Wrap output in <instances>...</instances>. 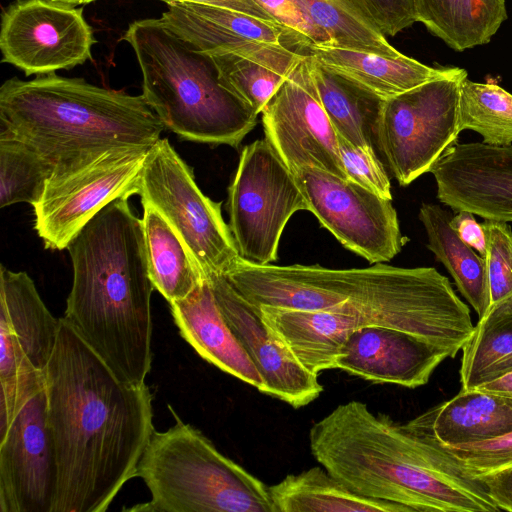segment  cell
Returning <instances> with one entry per match:
<instances>
[{
  "label": "cell",
  "instance_id": "obj_1",
  "mask_svg": "<svg viewBox=\"0 0 512 512\" xmlns=\"http://www.w3.org/2000/svg\"><path fill=\"white\" fill-rule=\"evenodd\" d=\"M60 319L45 381L58 472L52 512H104L155 431L152 394L118 378Z\"/></svg>",
  "mask_w": 512,
  "mask_h": 512
},
{
  "label": "cell",
  "instance_id": "obj_2",
  "mask_svg": "<svg viewBox=\"0 0 512 512\" xmlns=\"http://www.w3.org/2000/svg\"><path fill=\"white\" fill-rule=\"evenodd\" d=\"M225 277L255 308L337 310L363 326L399 329L444 349L453 358L474 331L470 309L433 267L367 268L253 265L242 259Z\"/></svg>",
  "mask_w": 512,
  "mask_h": 512
},
{
  "label": "cell",
  "instance_id": "obj_3",
  "mask_svg": "<svg viewBox=\"0 0 512 512\" xmlns=\"http://www.w3.org/2000/svg\"><path fill=\"white\" fill-rule=\"evenodd\" d=\"M316 461L353 492L409 512L501 511L484 483L432 442L351 400L309 431Z\"/></svg>",
  "mask_w": 512,
  "mask_h": 512
},
{
  "label": "cell",
  "instance_id": "obj_4",
  "mask_svg": "<svg viewBox=\"0 0 512 512\" xmlns=\"http://www.w3.org/2000/svg\"><path fill=\"white\" fill-rule=\"evenodd\" d=\"M66 249L73 282L62 318L118 378L145 383L152 364L154 286L142 219L128 199H116Z\"/></svg>",
  "mask_w": 512,
  "mask_h": 512
},
{
  "label": "cell",
  "instance_id": "obj_5",
  "mask_svg": "<svg viewBox=\"0 0 512 512\" xmlns=\"http://www.w3.org/2000/svg\"><path fill=\"white\" fill-rule=\"evenodd\" d=\"M165 126L142 95L49 73L0 88V134L20 140L52 167H75L115 148H151Z\"/></svg>",
  "mask_w": 512,
  "mask_h": 512
},
{
  "label": "cell",
  "instance_id": "obj_6",
  "mask_svg": "<svg viewBox=\"0 0 512 512\" xmlns=\"http://www.w3.org/2000/svg\"><path fill=\"white\" fill-rule=\"evenodd\" d=\"M142 74V96L165 128L193 142L237 147L257 116L219 81L211 57L159 19L130 24L123 36Z\"/></svg>",
  "mask_w": 512,
  "mask_h": 512
},
{
  "label": "cell",
  "instance_id": "obj_7",
  "mask_svg": "<svg viewBox=\"0 0 512 512\" xmlns=\"http://www.w3.org/2000/svg\"><path fill=\"white\" fill-rule=\"evenodd\" d=\"M135 477L151 500L127 511L275 512L269 486L179 418L168 430L153 432Z\"/></svg>",
  "mask_w": 512,
  "mask_h": 512
},
{
  "label": "cell",
  "instance_id": "obj_8",
  "mask_svg": "<svg viewBox=\"0 0 512 512\" xmlns=\"http://www.w3.org/2000/svg\"><path fill=\"white\" fill-rule=\"evenodd\" d=\"M458 67L385 100L377 130L378 151L401 186L429 172L457 141L460 85Z\"/></svg>",
  "mask_w": 512,
  "mask_h": 512
},
{
  "label": "cell",
  "instance_id": "obj_9",
  "mask_svg": "<svg viewBox=\"0 0 512 512\" xmlns=\"http://www.w3.org/2000/svg\"><path fill=\"white\" fill-rule=\"evenodd\" d=\"M139 195L179 235L204 279L225 275L239 261L221 203L202 193L193 171L167 138H160L148 151Z\"/></svg>",
  "mask_w": 512,
  "mask_h": 512
},
{
  "label": "cell",
  "instance_id": "obj_10",
  "mask_svg": "<svg viewBox=\"0 0 512 512\" xmlns=\"http://www.w3.org/2000/svg\"><path fill=\"white\" fill-rule=\"evenodd\" d=\"M299 210H308L292 172L266 140L241 151L228 188L229 228L240 259L253 265L278 260L282 232Z\"/></svg>",
  "mask_w": 512,
  "mask_h": 512
},
{
  "label": "cell",
  "instance_id": "obj_11",
  "mask_svg": "<svg viewBox=\"0 0 512 512\" xmlns=\"http://www.w3.org/2000/svg\"><path fill=\"white\" fill-rule=\"evenodd\" d=\"M0 436L22 406L45 388L60 328L30 276L0 268Z\"/></svg>",
  "mask_w": 512,
  "mask_h": 512
},
{
  "label": "cell",
  "instance_id": "obj_12",
  "mask_svg": "<svg viewBox=\"0 0 512 512\" xmlns=\"http://www.w3.org/2000/svg\"><path fill=\"white\" fill-rule=\"evenodd\" d=\"M150 148L110 149L47 179L33 205L35 230L46 249H66L78 232L110 202L139 194Z\"/></svg>",
  "mask_w": 512,
  "mask_h": 512
},
{
  "label": "cell",
  "instance_id": "obj_13",
  "mask_svg": "<svg viewBox=\"0 0 512 512\" xmlns=\"http://www.w3.org/2000/svg\"><path fill=\"white\" fill-rule=\"evenodd\" d=\"M292 174L308 211L346 249L369 263L390 261L401 251L407 239L392 199L317 167L303 166Z\"/></svg>",
  "mask_w": 512,
  "mask_h": 512
},
{
  "label": "cell",
  "instance_id": "obj_14",
  "mask_svg": "<svg viewBox=\"0 0 512 512\" xmlns=\"http://www.w3.org/2000/svg\"><path fill=\"white\" fill-rule=\"evenodd\" d=\"M96 43L82 8L53 0H16L1 15L2 62L25 76L71 69L91 59Z\"/></svg>",
  "mask_w": 512,
  "mask_h": 512
},
{
  "label": "cell",
  "instance_id": "obj_15",
  "mask_svg": "<svg viewBox=\"0 0 512 512\" xmlns=\"http://www.w3.org/2000/svg\"><path fill=\"white\" fill-rule=\"evenodd\" d=\"M261 114L265 139L291 172L313 166L348 179L337 133L321 104L308 55L295 65Z\"/></svg>",
  "mask_w": 512,
  "mask_h": 512
},
{
  "label": "cell",
  "instance_id": "obj_16",
  "mask_svg": "<svg viewBox=\"0 0 512 512\" xmlns=\"http://www.w3.org/2000/svg\"><path fill=\"white\" fill-rule=\"evenodd\" d=\"M57 480L43 388L0 436V512H52Z\"/></svg>",
  "mask_w": 512,
  "mask_h": 512
},
{
  "label": "cell",
  "instance_id": "obj_17",
  "mask_svg": "<svg viewBox=\"0 0 512 512\" xmlns=\"http://www.w3.org/2000/svg\"><path fill=\"white\" fill-rule=\"evenodd\" d=\"M216 304L263 380L261 393L294 408L316 400L323 386L318 374L306 369L286 343L263 321L259 311L222 274L206 277Z\"/></svg>",
  "mask_w": 512,
  "mask_h": 512
},
{
  "label": "cell",
  "instance_id": "obj_18",
  "mask_svg": "<svg viewBox=\"0 0 512 512\" xmlns=\"http://www.w3.org/2000/svg\"><path fill=\"white\" fill-rule=\"evenodd\" d=\"M449 354L408 332L379 325L354 330L340 348L335 369L379 384H427Z\"/></svg>",
  "mask_w": 512,
  "mask_h": 512
},
{
  "label": "cell",
  "instance_id": "obj_19",
  "mask_svg": "<svg viewBox=\"0 0 512 512\" xmlns=\"http://www.w3.org/2000/svg\"><path fill=\"white\" fill-rule=\"evenodd\" d=\"M167 7L160 19L201 52L252 43L283 44L298 51L306 47L282 25L233 9L191 2H173Z\"/></svg>",
  "mask_w": 512,
  "mask_h": 512
},
{
  "label": "cell",
  "instance_id": "obj_20",
  "mask_svg": "<svg viewBox=\"0 0 512 512\" xmlns=\"http://www.w3.org/2000/svg\"><path fill=\"white\" fill-rule=\"evenodd\" d=\"M169 305L181 336L203 359L261 391L262 377L224 320L207 279Z\"/></svg>",
  "mask_w": 512,
  "mask_h": 512
},
{
  "label": "cell",
  "instance_id": "obj_21",
  "mask_svg": "<svg viewBox=\"0 0 512 512\" xmlns=\"http://www.w3.org/2000/svg\"><path fill=\"white\" fill-rule=\"evenodd\" d=\"M412 433L443 445L490 440L512 431V398L478 390H460L403 424Z\"/></svg>",
  "mask_w": 512,
  "mask_h": 512
},
{
  "label": "cell",
  "instance_id": "obj_22",
  "mask_svg": "<svg viewBox=\"0 0 512 512\" xmlns=\"http://www.w3.org/2000/svg\"><path fill=\"white\" fill-rule=\"evenodd\" d=\"M207 53L223 87L259 115L305 54L283 44L252 43Z\"/></svg>",
  "mask_w": 512,
  "mask_h": 512
},
{
  "label": "cell",
  "instance_id": "obj_23",
  "mask_svg": "<svg viewBox=\"0 0 512 512\" xmlns=\"http://www.w3.org/2000/svg\"><path fill=\"white\" fill-rule=\"evenodd\" d=\"M301 52L388 99L445 75L450 67H430L402 53L383 56L359 50L309 45Z\"/></svg>",
  "mask_w": 512,
  "mask_h": 512
},
{
  "label": "cell",
  "instance_id": "obj_24",
  "mask_svg": "<svg viewBox=\"0 0 512 512\" xmlns=\"http://www.w3.org/2000/svg\"><path fill=\"white\" fill-rule=\"evenodd\" d=\"M309 61L321 104L337 135L355 146L378 150L377 130L386 99L311 56Z\"/></svg>",
  "mask_w": 512,
  "mask_h": 512
},
{
  "label": "cell",
  "instance_id": "obj_25",
  "mask_svg": "<svg viewBox=\"0 0 512 512\" xmlns=\"http://www.w3.org/2000/svg\"><path fill=\"white\" fill-rule=\"evenodd\" d=\"M269 492L275 512H409L353 492L319 466L287 475L269 486Z\"/></svg>",
  "mask_w": 512,
  "mask_h": 512
},
{
  "label": "cell",
  "instance_id": "obj_26",
  "mask_svg": "<svg viewBox=\"0 0 512 512\" xmlns=\"http://www.w3.org/2000/svg\"><path fill=\"white\" fill-rule=\"evenodd\" d=\"M416 21L462 52L487 44L507 19L505 0H414Z\"/></svg>",
  "mask_w": 512,
  "mask_h": 512
},
{
  "label": "cell",
  "instance_id": "obj_27",
  "mask_svg": "<svg viewBox=\"0 0 512 512\" xmlns=\"http://www.w3.org/2000/svg\"><path fill=\"white\" fill-rule=\"evenodd\" d=\"M451 217L450 212L436 204L423 203L419 210V220L428 238L427 248L445 266L480 319L489 306L485 260L451 227Z\"/></svg>",
  "mask_w": 512,
  "mask_h": 512
},
{
  "label": "cell",
  "instance_id": "obj_28",
  "mask_svg": "<svg viewBox=\"0 0 512 512\" xmlns=\"http://www.w3.org/2000/svg\"><path fill=\"white\" fill-rule=\"evenodd\" d=\"M141 203L148 269L154 289L168 303L184 299L204 278L171 225L153 206Z\"/></svg>",
  "mask_w": 512,
  "mask_h": 512
},
{
  "label": "cell",
  "instance_id": "obj_29",
  "mask_svg": "<svg viewBox=\"0 0 512 512\" xmlns=\"http://www.w3.org/2000/svg\"><path fill=\"white\" fill-rule=\"evenodd\" d=\"M512 372V300L487 310L478 319L469 340L462 348L460 383L462 390Z\"/></svg>",
  "mask_w": 512,
  "mask_h": 512
},
{
  "label": "cell",
  "instance_id": "obj_30",
  "mask_svg": "<svg viewBox=\"0 0 512 512\" xmlns=\"http://www.w3.org/2000/svg\"><path fill=\"white\" fill-rule=\"evenodd\" d=\"M308 20L332 43L383 56H398L375 25L363 0H294Z\"/></svg>",
  "mask_w": 512,
  "mask_h": 512
},
{
  "label": "cell",
  "instance_id": "obj_31",
  "mask_svg": "<svg viewBox=\"0 0 512 512\" xmlns=\"http://www.w3.org/2000/svg\"><path fill=\"white\" fill-rule=\"evenodd\" d=\"M459 129L480 134L488 145H512V94L497 84L464 78L459 95Z\"/></svg>",
  "mask_w": 512,
  "mask_h": 512
},
{
  "label": "cell",
  "instance_id": "obj_32",
  "mask_svg": "<svg viewBox=\"0 0 512 512\" xmlns=\"http://www.w3.org/2000/svg\"><path fill=\"white\" fill-rule=\"evenodd\" d=\"M51 165L24 142L0 134V207L34 205L40 199Z\"/></svg>",
  "mask_w": 512,
  "mask_h": 512
},
{
  "label": "cell",
  "instance_id": "obj_33",
  "mask_svg": "<svg viewBox=\"0 0 512 512\" xmlns=\"http://www.w3.org/2000/svg\"><path fill=\"white\" fill-rule=\"evenodd\" d=\"M481 224L486 239L489 309L512 300V229L503 221L484 220Z\"/></svg>",
  "mask_w": 512,
  "mask_h": 512
},
{
  "label": "cell",
  "instance_id": "obj_34",
  "mask_svg": "<svg viewBox=\"0 0 512 512\" xmlns=\"http://www.w3.org/2000/svg\"><path fill=\"white\" fill-rule=\"evenodd\" d=\"M427 441L445 451L474 477L512 467V431L490 440L462 445Z\"/></svg>",
  "mask_w": 512,
  "mask_h": 512
},
{
  "label": "cell",
  "instance_id": "obj_35",
  "mask_svg": "<svg viewBox=\"0 0 512 512\" xmlns=\"http://www.w3.org/2000/svg\"><path fill=\"white\" fill-rule=\"evenodd\" d=\"M338 149L348 179L371 192L392 199L387 172L373 148H363L337 135Z\"/></svg>",
  "mask_w": 512,
  "mask_h": 512
},
{
  "label": "cell",
  "instance_id": "obj_36",
  "mask_svg": "<svg viewBox=\"0 0 512 512\" xmlns=\"http://www.w3.org/2000/svg\"><path fill=\"white\" fill-rule=\"evenodd\" d=\"M278 24L296 35L303 44L331 46L328 37L320 32L306 17L294 0H255Z\"/></svg>",
  "mask_w": 512,
  "mask_h": 512
},
{
  "label": "cell",
  "instance_id": "obj_37",
  "mask_svg": "<svg viewBox=\"0 0 512 512\" xmlns=\"http://www.w3.org/2000/svg\"><path fill=\"white\" fill-rule=\"evenodd\" d=\"M375 25L385 36H395L416 21L414 0H363Z\"/></svg>",
  "mask_w": 512,
  "mask_h": 512
},
{
  "label": "cell",
  "instance_id": "obj_38",
  "mask_svg": "<svg viewBox=\"0 0 512 512\" xmlns=\"http://www.w3.org/2000/svg\"><path fill=\"white\" fill-rule=\"evenodd\" d=\"M451 227L459 237L475 249L483 258L486 253V239L482 224L478 223L474 214L467 211H457L450 219Z\"/></svg>",
  "mask_w": 512,
  "mask_h": 512
},
{
  "label": "cell",
  "instance_id": "obj_39",
  "mask_svg": "<svg viewBox=\"0 0 512 512\" xmlns=\"http://www.w3.org/2000/svg\"><path fill=\"white\" fill-rule=\"evenodd\" d=\"M500 510L512 512V467L478 475Z\"/></svg>",
  "mask_w": 512,
  "mask_h": 512
},
{
  "label": "cell",
  "instance_id": "obj_40",
  "mask_svg": "<svg viewBox=\"0 0 512 512\" xmlns=\"http://www.w3.org/2000/svg\"><path fill=\"white\" fill-rule=\"evenodd\" d=\"M166 4L173 2H191L233 9L266 21L275 22L271 15L255 0H160Z\"/></svg>",
  "mask_w": 512,
  "mask_h": 512
},
{
  "label": "cell",
  "instance_id": "obj_41",
  "mask_svg": "<svg viewBox=\"0 0 512 512\" xmlns=\"http://www.w3.org/2000/svg\"><path fill=\"white\" fill-rule=\"evenodd\" d=\"M473 390L494 393L512 398V372L490 382L479 385Z\"/></svg>",
  "mask_w": 512,
  "mask_h": 512
},
{
  "label": "cell",
  "instance_id": "obj_42",
  "mask_svg": "<svg viewBox=\"0 0 512 512\" xmlns=\"http://www.w3.org/2000/svg\"><path fill=\"white\" fill-rule=\"evenodd\" d=\"M53 1L60 2V3H63V4L72 5V6H76V5H80V4L91 3V2L96 1V0H53Z\"/></svg>",
  "mask_w": 512,
  "mask_h": 512
}]
</instances>
